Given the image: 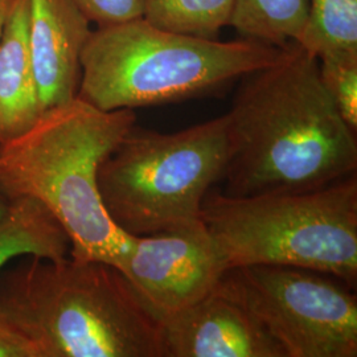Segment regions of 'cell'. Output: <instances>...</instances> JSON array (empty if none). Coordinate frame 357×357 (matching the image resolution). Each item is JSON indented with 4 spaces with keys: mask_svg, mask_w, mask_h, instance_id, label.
Returning <instances> with one entry per match:
<instances>
[{
    "mask_svg": "<svg viewBox=\"0 0 357 357\" xmlns=\"http://www.w3.org/2000/svg\"><path fill=\"white\" fill-rule=\"evenodd\" d=\"M227 118V195L315 191L356 174V131L324 89L318 59L296 43L240 79Z\"/></svg>",
    "mask_w": 357,
    "mask_h": 357,
    "instance_id": "6da1fadb",
    "label": "cell"
},
{
    "mask_svg": "<svg viewBox=\"0 0 357 357\" xmlns=\"http://www.w3.org/2000/svg\"><path fill=\"white\" fill-rule=\"evenodd\" d=\"M29 257L0 274V317L40 357H165L160 320L119 268Z\"/></svg>",
    "mask_w": 357,
    "mask_h": 357,
    "instance_id": "7a4b0ae2",
    "label": "cell"
},
{
    "mask_svg": "<svg viewBox=\"0 0 357 357\" xmlns=\"http://www.w3.org/2000/svg\"><path fill=\"white\" fill-rule=\"evenodd\" d=\"M137 123L135 110L103 112L73 98L0 144V193L44 205L70 240L69 255L119 266L130 234L107 215L98 190L103 160Z\"/></svg>",
    "mask_w": 357,
    "mask_h": 357,
    "instance_id": "3957f363",
    "label": "cell"
},
{
    "mask_svg": "<svg viewBox=\"0 0 357 357\" xmlns=\"http://www.w3.org/2000/svg\"><path fill=\"white\" fill-rule=\"evenodd\" d=\"M283 47L171 32L144 17L91 31L77 97L103 112L217 96L273 64Z\"/></svg>",
    "mask_w": 357,
    "mask_h": 357,
    "instance_id": "277c9868",
    "label": "cell"
},
{
    "mask_svg": "<svg viewBox=\"0 0 357 357\" xmlns=\"http://www.w3.org/2000/svg\"><path fill=\"white\" fill-rule=\"evenodd\" d=\"M202 220L228 270L255 265L308 268L356 287V174L315 191L208 193Z\"/></svg>",
    "mask_w": 357,
    "mask_h": 357,
    "instance_id": "5b68a950",
    "label": "cell"
},
{
    "mask_svg": "<svg viewBox=\"0 0 357 357\" xmlns=\"http://www.w3.org/2000/svg\"><path fill=\"white\" fill-rule=\"evenodd\" d=\"M229 158L227 114L171 134L134 125L100 167L103 206L132 236L195 222Z\"/></svg>",
    "mask_w": 357,
    "mask_h": 357,
    "instance_id": "8992f818",
    "label": "cell"
},
{
    "mask_svg": "<svg viewBox=\"0 0 357 357\" xmlns=\"http://www.w3.org/2000/svg\"><path fill=\"white\" fill-rule=\"evenodd\" d=\"M218 293L245 307L286 357H356L352 287L308 268L255 265L227 270Z\"/></svg>",
    "mask_w": 357,
    "mask_h": 357,
    "instance_id": "52a82bcc",
    "label": "cell"
},
{
    "mask_svg": "<svg viewBox=\"0 0 357 357\" xmlns=\"http://www.w3.org/2000/svg\"><path fill=\"white\" fill-rule=\"evenodd\" d=\"M118 268L160 320L212 293L228 266L200 218L153 234H130Z\"/></svg>",
    "mask_w": 357,
    "mask_h": 357,
    "instance_id": "ba28073f",
    "label": "cell"
},
{
    "mask_svg": "<svg viewBox=\"0 0 357 357\" xmlns=\"http://www.w3.org/2000/svg\"><path fill=\"white\" fill-rule=\"evenodd\" d=\"M160 330L165 357H286L245 307L216 290L160 318Z\"/></svg>",
    "mask_w": 357,
    "mask_h": 357,
    "instance_id": "9c48e42d",
    "label": "cell"
},
{
    "mask_svg": "<svg viewBox=\"0 0 357 357\" xmlns=\"http://www.w3.org/2000/svg\"><path fill=\"white\" fill-rule=\"evenodd\" d=\"M89 20L72 0H28V45L43 112L77 97Z\"/></svg>",
    "mask_w": 357,
    "mask_h": 357,
    "instance_id": "30bf717a",
    "label": "cell"
},
{
    "mask_svg": "<svg viewBox=\"0 0 357 357\" xmlns=\"http://www.w3.org/2000/svg\"><path fill=\"white\" fill-rule=\"evenodd\" d=\"M41 114L28 45V0H15L0 36V144L24 134Z\"/></svg>",
    "mask_w": 357,
    "mask_h": 357,
    "instance_id": "8fae6325",
    "label": "cell"
},
{
    "mask_svg": "<svg viewBox=\"0 0 357 357\" xmlns=\"http://www.w3.org/2000/svg\"><path fill=\"white\" fill-rule=\"evenodd\" d=\"M69 252L66 231L44 205L31 197L10 202L0 217V270L16 257L61 259Z\"/></svg>",
    "mask_w": 357,
    "mask_h": 357,
    "instance_id": "7c38bea8",
    "label": "cell"
},
{
    "mask_svg": "<svg viewBox=\"0 0 357 357\" xmlns=\"http://www.w3.org/2000/svg\"><path fill=\"white\" fill-rule=\"evenodd\" d=\"M308 0H237L230 26L243 38L286 47L306 26Z\"/></svg>",
    "mask_w": 357,
    "mask_h": 357,
    "instance_id": "4fadbf2b",
    "label": "cell"
},
{
    "mask_svg": "<svg viewBox=\"0 0 357 357\" xmlns=\"http://www.w3.org/2000/svg\"><path fill=\"white\" fill-rule=\"evenodd\" d=\"M295 43L318 60L357 54V0H308L306 26Z\"/></svg>",
    "mask_w": 357,
    "mask_h": 357,
    "instance_id": "5bb4252c",
    "label": "cell"
},
{
    "mask_svg": "<svg viewBox=\"0 0 357 357\" xmlns=\"http://www.w3.org/2000/svg\"><path fill=\"white\" fill-rule=\"evenodd\" d=\"M237 0H149L144 19L153 26L192 35L217 38L230 26Z\"/></svg>",
    "mask_w": 357,
    "mask_h": 357,
    "instance_id": "9a60e30c",
    "label": "cell"
},
{
    "mask_svg": "<svg viewBox=\"0 0 357 357\" xmlns=\"http://www.w3.org/2000/svg\"><path fill=\"white\" fill-rule=\"evenodd\" d=\"M320 79L345 123L357 130V54L320 59Z\"/></svg>",
    "mask_w": 357,
    "mask_h": 357,
    "instance_id": "2e32d148",
    "label": "cell"
},
{
    "mask_svg": "<svg viewBox=\"0 0 357 357\" xmlns=\"http://www.w3.org/2000/svg\"><path fill=\"white\" fill-rule=\"evenodd\" d=\"M77 8L98 26H115L144 16L149 0H72Z\"/></svg>",
    "mask_w": 357,
    "mask_h": 357,
    "instance_id": "e0dca14e",
    "label": "cell"
},
{
    "mask_svg": "<svg viewBox=\"0 0 357 357\" xmlns=\"http://www.w3.org/2000/svg\"><path fill=\"white\" fill-rule=\"evenodd\" d=\"M0 357H40L38 347L1 317Z\"/></svg>",
    "mask_w": 357,
    "mask_h": 357,
    "instance_id": "ac0fdd59",
    "label": "cell"
},
{
    "mask_svg": "<svg viewBox=\"0 0 357 357\" xmlns=\"http://www.w3.org/2000/svg\"><path fill=\"white\" fill-rule=\"evenodd\" d=\"M13 1L15 0H0V36H1V32H3V28H4L6 19H7L10 10L13 7Z\"/></svg>",
    "mask_w": 357,
    "mask_h": 357,
    "instance_id": "d6986e66",
    "label": "cell"
},
{
    "mask_svg": "<svg viewBox=\"0 0 357 357\" xmlns=\"http://www.w3.org/2000/svg\"><path fill=\"white\" fill-rule=\"evenodd\" d=\"M10 206V202L0 193V217L3 216Z\"/></svg>",
    "mask_w": 357,
    "mask_h": 357,
    "instance_id": "ffe728a7",
    "label": "cell"
}]
</instances>
